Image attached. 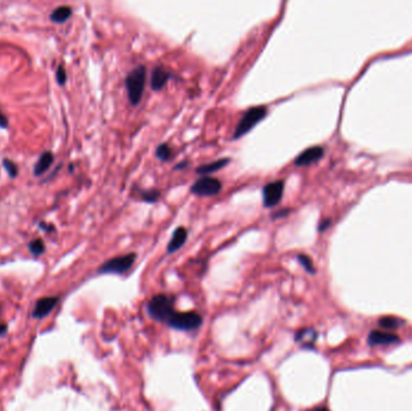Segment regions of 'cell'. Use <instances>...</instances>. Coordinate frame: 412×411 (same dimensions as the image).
Masks as SVG:
<instances>
[{"label": "cell", "instance_id": "obj_23", "mask_svg": "<svg viewBox=\"0 0 412 411\" xmlns=\"http://www.w3.org/2000/svg\"><path fill=\"white\" fill-rule=\"evenodd\" d=\"M314 334H315V332L312 331V329H304V331H300L298 334H296L295 340L296 341H303L304 342V340H305L306 336H308V335H314ZM314 341H315V338H311L309 340V344H311V342H314Z\"/></svg>", "mask_w": 412, "mask_h": 411}, {"label": "cell", "instance_id": "obj_27", "mask_svg": "<svg viewBox=\"0 0 412 411\" xmlns=\"http://www.w3.org/2000/svg\"><path fill=\"white\" fill-rule=\"evenodd\" d=\"M329 225H330V221L329 220H327V221H323V222L321 223V225H319V227H318V231H323L325 228H328L329 227Z\"/></svg>", "mask_w": 412, "mask_h": 411}, {"label": "cell", "instance_id": "obj_19", "mask_svg": "<svg viewBox=\"0 0 412 411\" xmlns=\"http://www.w3.org/2000/svg\"><path fill=\"white\" fill-rule=\"evenodd\" d=\"M296 258H298L299 263H300L301 267L304 268L308 273L310 274H315L316 273V270H315V267H314V262H312L311 258L309 257L308 255H304V254H299L296 256Z\"/></svg>", "mask_w": 412, "mask_h": 411}, {"label": "cell", "instance_id": "obj_10", "mask_svg": "<svg viewBox=\"0 0 412 411\" xmlns=\"http://www.w3.org/2000/svg\"><path fill=\"white\" fill-rule=\"evenodd\" d=\"M57 303H58L57 297H45L39 299L33 310V317L43 318L47 316L56 308Z\"/></svg>", "mask_w": 412, "mask_h": 411}, {"label": "cell", "instance_id": "obj_6", "mask_svg": "<svg viewBox=\"0 0 412 411\" xmlns=\"http://www.w3.org/2000/svg\"><path fill=\"white\" fill-rule=\"evenodd\" d=\"M223 184L214 176H203L191 186V193L198 197H214L222 191Z\"/></svg>", "mask_w": 412, "mask_h": 411}, {"label": "cell", "instance_id": "obj_17", "mask_svg": "<svg viewBox=\"0 0 412 411\" xmlns=\"http://www.w3.org/2000/svg\"><path fill=\"white\" fill-rule=\"evenodd\" d=\"M172 154H174V151H172L171 146L167 142H163V144L158 145V147L156 149V157L158 158L161 162H168V160L171 159Z\"/></svg>", "mask_w": 412, "mask_h": 411}, {"label": "cell", "instance_id": "obj_18", "mask_svg": "<svg viewBox=\"0 0 412 411\" xmlns=\"http://www.w3.org/2000/svg\"><path fill=\"white\" fill-rule=\"evenodd\" d=\"M379 325L382 328L387 329V331H394V329H398L401 325H404V322L397 317H393V316H386V317L380 318Z\"/></svg>", "mask_w": 412, "mask_h": 411}, {"label": "cell", "instance_id": "obj_11", "mask_svg": "<svg viewBox=\"0 0 412 411\" xmlns=\"http://www.w3.org/2000/svg\"><path fill=\"white\" fill-rule=\"evenodd\" d=\"M399 341V336L394 333H388V332L381 331H371L368 336V342L371 346H377V345H392L397 344Z\"/></svg>", "mask_w": 412, "mask_h": 411}, {"label": "cell", "instance_id": "obj_3", "mask_svg": "<svg viewBox=\"0 0 412 411\" xmlns=\"http://www.w3.org/2000/svg\"><path fill=\"white\" fill-rule=\"evenodd\" d=\"M175 298L167 294H157L147 303V312L153 320L158 322H167L168 318L175 312Z\"/></svg>", "mask_w": 412, "mask_h": 411}, {"label": "cell", "instance_id": "obj_25", "mask_svg": "<svg viewBox=\"0 0 412 411\" xmlns=\"http://www.w3.org/2000/svg\"><path fill=\"white\" fill-rule=\"evenodd\" d=\"M7 126H9V120L6 118V116L1 112V110H0V128L5 129L7 128Z\"/></svg>", "mask_w": 412, "mask_h": 411}, {"label": "cell", "instance_id": "obj_30", "mask_svg": "<svg viewBox=\"0 0 412 411\" xmlns=\"http://www.w3.org/2000/svg\"><path fill=\"white\" fill-rule=\"evenodd\" d=\"M316 411H329L327 409V408H318V409H316Z\"/></svg>", "mask_w": 412, "mask_h": 411}, {"label": "cell", "instance_id": "obj_12", "mask_svg": "<svg viewBox=\"0 0 412 411\" xmlns=\"http://www.w3.org/2000/svg\"><path fill=\"white\" fill-rule=\"evenodd\" d=\"M188 238V231L185 227H177L172 231L171 239L167 246L168 254H174L186 244Z\"/></svg>", "mask_w": 412, "mask_h": 411}, {"label": "cell", "instance_id": "obj_16", "mask_svg": "<svg viewBox=\"0 0 412 411\" xmlns=\"http://www.w3.org/2000/svg\"><path fill=\"white\" fill-rule=\"evenodd\" d=\"M138 194L139 199L143 200L145 203H149V204H153V203L158 202V199L161 198V192L158 189H141L138 188L135 192Z\"/></svg>", "mask_w": 412, "mask_h": 411}, {"label": "cell", "instance_id": "obj_26", "mask_svg": "<svg viewBox=\"0 0 412 411\" xmlns=\"http://www.w3.org/2000/svg\"><path fill=\"white\" fill-rule=\"evenodd\" d=\"M188 167V162L187 160H182V162L178 163L177 165H175L174 169L175 170H182V169H186V168Z\"/></svg>", "mask_w": 412, "mask_h": 411}, {"label": "cell", "instance_id": "obj_9", "mask_svg": "<svg viewBox=\"0 0 412 411\" xmlns=\"http://www.w3.org/2000/svg\"><path fill=\"white\" fill-rule=\"evenodd\" d=\"M171 77V74L169 70H167L163 67H156L151 71L149 76V86L152 91H161L168 83V81Z\"/></svg>", "mask_w": 412, "mask_h": 411}, {"label": "cell", "instance_id": "obj_21", "mask_svg": "<svg viewBox=\"0 0 412 411\" xmlns=\"http://www.w3.org/2000/svg\"><path fill=\"white\" fill-rule=\"evenodd\" d=\"M2 165H4L5 170L7 171V174H9L10 178L15 179L16 176H17L18 167H17V164L12 162L11 159H7V158H5V159L2 160Z\"/></svg>", "mask_w": 412, "mask_h": 411}, {"label": "cell", "instance_id": "obj_15", "mask_svg": "<svg viewBox=\"0 0 412 411\" xmlns=\"http://www.w3.org/2000/svg\"><path fill=\"white\" fill-rule=\"evenodd\" d=\"M73 15V9L70 6H59L57 9H54L52 11V14L49 15V18H51L52 22L54 23H64L72 17Z\"/></svg>", "mask_w": 412, "mask_h": 411}, {"label": "cell", "instance_id": "obj_22", "mask_svg": "<svg viewBox=\"0 0 412 411\" xmlns=\"http://www.w3.org/2000/svg\"><path fill=\"white\" fill-rule=\"evenodd\" d=\"M67 71H65L64 68L62 65H59L58 69L56 71V80L58 82L59 86H64L67 83Z\"/></svg>", "mask_w": 412, "mask_h": 411}, {"label": "cell", "instance_id": "obj_2", "mask_svg": "<svg viewBox=\"0 0 412 411\" xmlns=\"http://www.w3.org/2000/svg\"><path fill=\"white\" fill-rule=\"evenodd\" d=\"M267 112H269V109H267V105L252 106L246 110L238 122V126L235 127L234 133H233V140H238V139L242 138L246 134L250 133L252 129L267 117Z\"/></svg>", "mask_w": 412, "mask_h": 411}, {"label": "cell", "instance_id": "obj_4", "mask_svg": "<svg viewBox=\"0 0 412 411\" xmlns=\"http://www.w3.org/2000/svg\"><path fill=\"white\" fill-rule=\"evenodd\" d=\"M170 328L177 329L182 332H193L196 331L203 323V317L195 311H175L168 318L167 322Z\"/></svg>", "mask_w": 412, "mask_h": 411}, {"label": "cell", "instance_id": "obj_29", "mask_svg": "<svg viewBox=\"0 0 412 411\" xmlns=\"http://www.w3.org/2000/svg\"><path fill=\"white\" fill-rule=\"evenodd\" d=\"M40 227H41V228H44L45 231H49V229H51V231H53V229H54L53 227H52V226H48V225L46 226V225H44V223H41Z\"/></svg>", "mask_w": 412, "mask_h": 411}, {"label": "cell", "instance_id": "obj_8", "mask_svg": "<svg viewBox=\"0 0 412 411\" xmlns=\"http://www.w3.org/2000/svg\"><path fill=\"white\" fill-rule=\"evenodd\" d=\"M324 154V149L322 146H312L304 150L298 154L294 159L295 167H308L318 162Z\"/></svg>", "mask_w": 412, "mask_h": 411}, {"label": "cell", "instance_id": "obj_28", "mask_svg": "<svg viewBox=\"0 0 412 411\" xmlns=\"http://www.w3.org/2000/svg\"><path fill=\"white\" fill-rule=\"evenodd\" d=\"M6 331H7V326L0 323V335H2V334H4Z\"/></svg>", "mask_w": 412, "mask_h": 411}, {"label": "cell", "instance_id": "obj_1", "mask_svg": "<svg viewBox=\"0 0 412 411\" xmlns=\"http://www.w3.org/2000/svg\"><path fill=\"white\" fill-rule=\"evenodd\" d=\"M146 81H147V69L145 65H139L134 68L125 76L124 86L127 89L128 100L132 106H136L141 103L144 92H145Z\"/></svg>", "mask_w": 412, "mask_h": 411}, {"label": "cell", "instance_id": "obj_5", "mask_svg": "<svg viewBox=\"0 0 412 411\" xmlns=\"http://www.w3.org/2000/svg\"><path fill=\"white\" fill-rule=\"evenodd\" d=\"M135 252H130V254H125L122 256H117V257L110 258L106 262L100 265L98 269L99 274H116V275H123V274L128 273L134 265L136 260Z\"/></svg>", "mask_w": 412, "mask_h": 411}, {"label": "cell", "instance_id": "obj_13", "mask_svg": "<svg viewBox=\"0 0 412 411\" xmlns=\"http://www.w3.org/2000/svg\"><path fill=\"white\" fill-rule=\"evenodd\" d=\"M230 163V158H219V159L214 160L211 163H207V164H203L200 167H198L195 169V173L199 174V175L203 176H209V174L215 173V171H218L223 169L224 167H227Z\"/></svg>", "mask_w": 412, "mask_h": 411}, {"label": "cell", "instance_id": "obj_7", "mask_svg": "<svg viewBox=\"0 0 412 411\" xmlns=\"http://www.w3.org/2000/svg\"><path fill=\"white\" fill-rule=\"evenodd\" d=\"M283 192H285V181L283 180L272 181V182L265 184L262 189L263 206L270 209L279 204L283 198Z\"/></svg>", "mask_w": 412, "mask_h": 411}, {"label": "cell", "instance_id": "obj_24", "mask_svg": "<svg viewBox=\"0 0 412 411\" xmlns=\"http://www.w3.org/2000/svg\"><path fill=\"white\" fill-rule=\"evenodd\" d=\"M291 212V209H282V210H279V211L274 212L271 215V218L272 220H279V218H282V217H286L287 215H290Z\"/></svg>", "mask_w": 412, "mask_h": 411}, {"label": "cell", "instance_id": "obj_14", "mask_svg": "<svg viewBox=\"0 0 412 411\" xmlns=\"http://www.w3.org/2000/svg\"><path fill=\"white\" fill-rule=\"evenodd\" d=\"M53 160H54V156L52 152H49V151L44 152V154L40 156V158L38 159V162L35 163V165H34V175L35 176L43 175L45 171H47V169L51 167Z\"/></svg>", "mask_w": 412, "mask_h": 411}, {"label": "cell", "instance_id": "obj_20", "mask_svg": "<svg viewBox=\"0 0 412 411\" xmlns=\"http://www.w3.org/2000/svg\"><path fill=\"white\" fill-rule=\"evenodd\" d=\"M28 247H29L30 254L34 256H40L45 252V244L41 239H34L33 241L29 242Z\"/></svg>", "mask_w": 412, "mask_h": 411}]
</instances>
